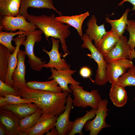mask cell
I'll return each instance as SVG.
<instances>
[{
    "label": "cell",
    "mask_w": 135,
    "mask_h": 135,
    "mask_svg": "<svg viewBox=\"0 0 135 135\" xmlns=\"http://www.w3.org/2000/svg\"><path fill=\"white\" fill-rule=\"evenodd\" d=\"M72 100L70 93H68L65 110L58 116L55 124L58 135H68L72 130L74 122L70 120L69 117L73 108Z\"/></svg>",
    "instance_id": "cell-11"
},
{
    "label": "cell",
    "mask_w": 135,
    "mask_h": 135,
    "mask_svg": "<svg viewBox=\"0 0 135 135\" xmlns=\"http://www.w3.org/2000/svg\"><path fill=\"white\" fill-rule=\"evenodd\" d=\"M97 110L98 109L92 108L90 110L87 111L83 116L76 118L73 122L72 130L68 135H74L77 134L83 135L82 130L83 127L88 120L95 117Z\"/></svg>",
    "instance_id": "cell-25"
},
{
    "label": "cell",
    "mask_w": 135,
    "mask_h": 135,
    "mask_svg": "<svg viewBox=\"0 0 135 135\" xmlns=\"http://www.w3.org/2000/svg\"><path fill=\"white\" fill-rule=\"evenodd\" d=\"M19 96L17 91L13 87L0 80V96L4 97L5 94Z\"/></svg>",
    "instance_id": "cell-33"
},
{
    "label": "cell",
    "mask_w": 135,
    "mask_h": 135,
    "mask_svg": "<svg viewBox=\"0 0 135 135\" xmlns=\"http://www.w3.org/2000/svg\"><path fill=\"white\" fill-rule=\"evenodd\" d=\"M17 91L22 98L34 99V103L42 111L38 121L46 117L58 116L66 108L68 92L55 93L27 87Z\"/></svg>",
    "instance_id": "cell-1"
},
{
    "label": "cell",
    "mask_w": 135,
    "mask_h": 135,
    "mask_svg": "<svg viewBox=\"0 0 135 135\" xmlns=\"http://www.w3.org/2000/svg\"><path fill=\"white\" fill-rule=\"evenodd\" d=\"M126 30L129 34V38L128 41L131 50H134L135 47V20H128V24L127 25Z\"/></svg>",
    "instance_id": "cell-32"
},
{
    "label": "cell",
    "mask_w": 135,
    "mask_h": 135,
    "mask_svg": "<svg viewBox=\"0 0 135 135\" xmlns=\"http://www.w3.org/2000/svg\"><path fill=\"white\" fill-rule=\"evenodd\" d=\"M128 2L132 4L133 6L132 10L135 11V0H123L118 4V6L122 5L124 2ZM134 13H135V12Z\"/></svg>",
    "instance_id": "cell-35"
},
{
    "label": "cell",
    "mask_w": 135,
    "mask_h": 135,
    "mask_svg": "<svg viewBox=\"0 0 135 135\" xmlns=\"http://www.w3.org/2000/svg\"><path fill=\"white\" fill-rule=\"evenodd\" d=\"M115 84L124 87L135 86V66L129 68L127 72L120 76Z\"/></svg>",
    "instance_id": "cell-30"
},
{
    "label": "cell",
    "mask_w": 135,
    "mask_h": 135,
    "mask_svg": "<svg viewBox=\"0 0 135 135\" xmlns=\"http://www.w3.org/2000/svg\"><path fill=\"white\" fill-rule=\"evenodd\" d=\"M58 132L56 128H54L52 129L50 131L46 132V135H58Z\"/></svg>",
    "instance_id": "cell-36"
},
{
    "label": "cell",
    "mask_w": 135,
    "mask_h": 135,
    "mask_svg": "<svg viewBox=\"0 0 135 135\" xmlns=\"http://www.w3.org/2000/svg\"><path fill=\"white\" fill-rule=\"evenodd\" d=\"M35 102L34 98L26 99L21 98L20 96L12 94H5L4 97L0 96V107L4 106L22 103L31 104Z\"/></svg>",
    "instance_id": "cell-31"
},
{
    "label": "cell",
    "mask_w": 135,
    "mask_h": 135,
    "mask_svg": "<svg viewBox=\"0 0 135 135\" xmlns=\"http://www.w3.org/2000/svg\"><path fill=\"white\" fill-rule=\"evenodd\" d=\"M0 135H8L7 132L2 125L0 123Z\"/></svg>",
    "instance_id": "cell-37"
},
{
    "label": "cell",
    "mask_w": 135,
    "mask_h": 135,
    "mask_svg": "<svg viewBox=\"0 0 135 135\" xmlns=\"http://www.w3.org/2000/svg\"><path fill=\"white\" fill-rule=\"evenodd\" d=\"M96 21L97 19L96 16L92 15L87 23L88 28L86 33L91 40H94V45L96 47L107 32L104 28V24L98 26L97 24Z\"/></svg>",
    "instance_id": "cell-16"
},
{
    "label": "cell",
    "mask_w": 135,
    "mask_h": 135,
    "mask_svg": "<svg viewBox=\"0 0 135 135\" xmlns=\"http://www.w3.org/2000/svg\"><path fill=\"white\" fill-rule=\"evenodd\" d=\"M26 38L25 35H18L15 38H13V39L16 46V48L14 51L10 54L9 57L7 72L4 82L7 84L12 86L13 85L12 75L17 65L18 52L20 49V46L22 43Z\"/></svg>",
    "instance_id": "cell-15"
},
{
    "label": "cell",
    "mask_w": 135,
    "mask_h": 135,
    "mask_svg": "<svg viewBox=\"0 0 135 135\" xmlns=\"http://www.w3.org/2000/svg\"><path fill=\"white\" fill-rule=\"evenodd\" d=\"M0 44L4 45L12 53L15 50L16 46H14L12 44L13 37L16 35H25L26 36L27 32L22 30H19L17 32H7L0 31Z\"/></svg>",
    "instance_id": "cell-28"
},
{
    "label": "cell",
    "mask_w": 135,
    "mask_h": 135,
    "mask_svg": "<svg viewBox=\"0 0 135 135\" xmlns=\"http://www.w3.org/2000/svg\"><path fill=\"white\" fill-rule=\"evenodd\" d=\"M21 0H0V14L12 16L19 15Z\"/></svg>",
    "instance_id": "cell-24"
},
{
    "label": "cell",
    "mask_w": 135,
    "mask_h": 135,
    "mask_svg": "<svg viewBox=\"0 0 135 135\" xmlns=\"http://www.w3.org/2000/svg\"><path fill=\"white\" fill-rule=\"evenodd\" d=\"M27 20L34 24L44 34L47 40L50 37L58 39L61 42L62 48L64 54V57L69 53L67 49L66 39L70 34L69 28L71 26L56 20L52 14L48 16L42 14L40 16L29 14L24 15Z\"/></svg>",
    "instance_id": "cell-2"
},
{
    "label": "cell",
    "mask_w": 135,
    "mask_h": 135,
    "mask_svg": "<svg viewBox=\"0 0 135 135\" xmlns=\"http://www.w3.org/2000/svg\"><path fill=\"white\" fill-rule=\"evenodd\" d=\"M134 100L135 101V96L134 97Z\"/></svg>",
    "instance_id": "cell-39"
},
{
    "label": "cell",
    "mask_w": 135,
    "mask_h": 135,
    "mask_svg": "<svg viewBox=\"0 0 135 135\" xmlns=\"http://www.w3.org/2000/svg\"><path fill=\"white\" fill-rule=\"evenodd\" d=\"M69 88L72 91L74 98L72 102L74 106L83 108L90 106L92 108H98L102 99L98 90L88 92L84 90L82 86L72 84Z\"/></svg>",
    "instance_id": "cell-4"
},
{
    "label": "cell",
    "mask_w": 135,
    "mask_h": 135,
    "mask_svg": "<svg viewBox=\"0 0 135 135\" xmlns=\"http://www.w3.org/2000/svg\"><path fill=\"white\" fill-rule=\"evenodd\" d=\"M0 108L11 111L20 119L29 116L40 109L34 103L7 105L0 107Z\"/></svg>",
    "instance_id": "cell-18"
},
{
    "label": "cell",
    "mask_w": 135,
    "mask_h": 135,
    "mask_svg": "<svg viewBox=\"0 0 135 135\" xmlns=\"http://www.w3.org/2000/svg\"><path fill=\"white\" fill-rule=\"evenodd\" d=\"M55 80L45 82L36 81H28L26 83L28 88L33 90H39L55 93H61L62 88Z\"/></svg>",
    "instance_id": "cell-23"
},
{
    "label": "cell",
    "mask_w": 135,
    "mask_h": 135,
    "mask_svg": "<svg viewBox=\"0 0 135 135\" xmlns=\"http://www.w3.org/2000/svg\"><path fill=\"white\" fill-rule=\"evenodd\" d=\"M11 53L9 50L0 44V80L4 82L7 72L8 59Z\"/></svg>",
    "instance_id": "cell-29"
},
{
    "label": "cell",
    "mask_w": 135,
    "mask_h": 135,
    "mask_svg": "<svg viewBox=\"0 0 135 135\" xmlns=\"http://www.w3.org/2000/svg\"><path fill=\"white\" fill-rule=\"evenodd\" d=\"M90 15L88 12H86L78 15L71 16H60L55 17L56 20L72 26L77 30L80 36H82V26L86 18Z\"/></svg>",
    "instance_id": "cell-22"
},
{
    "label": "cell",
    "mask_w": 135,
    "mask_h": 135,
    "mask_svg": "<svg viewBox=\"0 0 135 135\" xmlns=\"http://www.w3.org/2000/svg\"><path fill=\"white\" fill-rule=\"evenodd\" d=\"M120 38L112 30L107 32L98 43L96 48L104 56L108 53L113 49Z\"/></svg>",
    "instance_id": "cell-20"
},
{
    "label": "cell",
    "mask_w": 135,
    "mask_h": 135,
    "mask_svg": "<svg viewBox=\"0 0 135 135\" xmlns=\"http://www.w3.org/2000/svg\"><path fill=\"white\" fill-rule=\"evenodd\" d=\"M81 38L83 42L81 47L86 48L90 51L91 54L89 56L94 59L98 66L95 77V83L100 86L104 85L108 81L106 69L107 63L104 56L93 44L92 41L86 34L81 36Z\"/></svg>",
    "instance_id": "cell-3"
},
{
    "label": "cell",
    "mask_w": 135,
    "mask_h": 135,
    "mask_svg": "<svg viewBox=\"0 0 135 135\" xmlns=\"http://www.w3.org/2000/svg\"><path fill=\"white\" fill-rule=\"evenodd\" d=\"M26 56L24 51L19 50L17 54V65L12 76L13 82L12 86L17 91L27 87L25 79Z\"/></svg>",
    "instance_id": "cell-12"
},
{
    "label": "cell",
    "mask_w": 135,
    "mask_h": 135,
    "mask_svg": "<svg viewBox=\"0 0 135 135\" xmlns=\"http://www.w3.org/2000/svg\"><path fill=\"white\" fill-rule=\"evenodd\" d=\"M109 96L113 104L118 107L124 106L128 100V96L125 87L115 83L112 84Z\"/></svg>",
    "instance_id": "cell-21"
},
{
    "label": "cell",
    "mask_w": 135,
    "mask_h": 135,
    "mask_svg": "<svg viewBox=\"0 0 135 135\" xmlns=\"http://www.w3.org/2000/svg\"><path fill=\"white\" fill-rule=\"evenodd\" d=\"M130 10L129 9L127 8L122 16L119 19L111 20L108 17H106V22L111 25V30L114 32L120 37L122 36L128 24V16Z\"/></svg>",
    "instance_id": "cell-26"
},
{
    "label": "cell",
    "mask_w": 135,
    "mask_h": 135,
    "mask_svg": "<svg viewBox=\"0 0 135 135\" xmlns=\"http://www.w3.org/2000/svg\"><path fill=\"white\" fill-rule=\"evenodd\" d=\"M135 58V50H131L130 54L129 59L132 60Z\"/></svg>",
    "instance_id": "cell-38"
},
{
    "label": "cell",
    "mask_w": 135,
    "mask_h": 135,
    "mask_svg": "<svg viewBox=\"0 0 135 135\" xmlns=\"http://www.w3.org/2000/svg\"><path fill=\"white\" fill-rule=\"evenodd\" d=\"M42 114L40 109L36 112L20 119L19 124V135H25L26 132L37 123Z\"/></svg>",
    "instance_id": "cell-27"
},
{
    "label": "cell",
    "mask_w": 135,
    "mask_h": 135,
    "mask_svg": "<svg viewBox=\"0 0 135 135\" xmlns=\"http://www.w3.org/2000/svg\"><path fill=\"white\" fill-rule=\"evenodd\" d=\"M51 40L52 43L51 50L48 51L44 48L42 49L43 51L46 53L50 58L49 62L47 64H44L43 68H53L56 70L70 68V65L68 64L66 60L62 58V53L59 52V42L60 40L58 39L56 40L53 37H51Z\"/></svg>",
    "instance_id": "cell-10"
},
{
    "label": "cell",
    "mask_w": 135,
    "mask_h": 135,
    "mask_svg": "<svg viewBox=\"0 0 135 135\" xmlns=\"http://www.w3.org/2000/svg\"><path fill=\"white\" fill-rule=\"evenodd\" d=\"M79 72L82 76L85 78H90L92 74L90 69L86 66L82 67L80 70Z\"/></svg>",
    "instance_id": "cell-34"
},
{
    "label": "cell",
    "mask_w": 135,
    "mask_h": 135,
    "mask_svg": "<svg viewBox=\"0 0 135 135\" xmlns=\"http://www.w3.org/2000/svg\"><path fill=\"white\" fill-rule=\"evenodd\" d=\"M2 16L0 19V31L13 32L19 30L28 32L38 28L34 24L27 21L23 15Z\"/></svg>",
    "instance_id": "cell-7"
},
{
    "label": "cell",
    "mask_w": 135,
    "mask_h": 135,
    "mask_svg": "<svg viewBox=\"0 0 135 135\" xmlns=\"http://www.w3.org/2000/svg\"><path fill=\"white\" fill-rule=\"evenodd\" d=\"M50 69L52 75L48 79L55 80L62 88V92L70 93L72 92L68 86L69 84L75 86H79L80 84V82L75 80L72 76V74L76 72V70H72L70 68L56 70L52 68Z\"/></svg>",
    "instance_id": "cell-8"
},
{
    "label": "cell",
    "mask_w": 135,
    "mask_h": 135,
    "mask_svg": "<svg viewBox=\"0 0 135 135\" xmlns=\"http://www.w3.org/2000/svg\"><path fill=\"white\" fill-rule=\"evenodd\" d=\"M108 101L106 99L102 100L98 105L95 117L89 120L84 126V130L90 132V135H97L103 128L109 127L110 125L107 124L106 118L108 114L107 108Z\"/></svg>",
    "instance_id": "cell-6"
},
{
    "label": "cell",
    "mask_w": 135,
    "mask_h": 135,
    "mask_svg": "<svg viewBox=\"0 0 135 135\" xmlns=\"http://www.w3.org/2000/svg\"><path fill=\"white\" fill-rule=\"evenodd\" d=\"M58 116L47 117L38 121L34 126L28 130L25 135H42L55 127Z\"/></svg>",
    "instance_id": "cell-17"
},
{
    "label": "cell",
    "mask_w": 135,
    "mask_h": 135,
    "mask_svg": "<svg viewBox=\"0 0 135 135\" xmlns=\"http://www.w3.org/2000/svg\"><path fill=\"white\" fill-rule=\"evenodd\" d=\"M29 7L52 9L60 16L62 15V12L58 11L54 6L52 0H21L19 14L24 15L28 13L27 9Z\"/></svg>",
    "instance_id": "cell-19"
},
{
    "label": "cell",
    "mask_w": 135,
    "mask_h": 135,
    "mask_svg": "<svg viewBox=\"0 0 135 135\" xmlns=\"http://www.w3.org/2000/svg\"><path fill=\"white\" fill-rule=\"evenodd\" d=\"M43 32L40 30L29 32L26 35V38L22 43L21 45L24 47V51L28 58V62L32 69L37 71L41 70L46 61L42 62V59L37 56L34 53V47L36 42L41 41Z\"/></svg>",
    "instance_id": "cell-5"
},
{
    "label": "cell",
    "mask_w": 135,
    "mask_h": 135,
    "mask_svg": "<svg viewBox=\"0 0 135 135\" xmlns=\"http://www.w3.org/2000/svg\"><path fill=\"white\" fill-rule=\"evenodd\" d=\"M20 119L11 111L0 109V123L6 129L8 135H19Z\"/></svg>",
    "instance_id": "cell-14"
},
{
    "label": "cell",
    "mask_w": 135,
    "mask_h": 135,
    "mask_svg": "<svg viewBox=\"0 0 135 135\" xmlns=\"http://www.w3.org/2000/svg\"><path fill=\"white\" fill-rule=\"evenodd\" d=\"M134 66L132 60L127 58L115 60L107 63L106 69L108 82L112 84L115 83L120 76Z\"/></svg>",
    "instance_id": "cell-9"
},
{
    "label": "cell",
    "mask_w": 135,
    "mask_h": 135,
    "mask_svg": "<svg viewBox=\"0 0 135 135\" xmlns=\"http://www.w3.org/2000/svg\"><path fill=\"white\" fill-rule=\"evenodd\" d=\"M125 36H122L113 49L108 54L104 56L107 63L110 61L124 58L129 59L131 50Z\"/></svg>",
    "instance_id": "cell-13"
}]
</instances>
